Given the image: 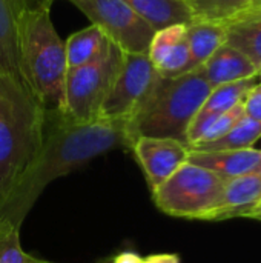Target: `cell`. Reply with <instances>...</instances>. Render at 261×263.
Listing matches in <instances>:
<instances>
[{
	"mask_svg": "<svg viewBox=\"0 0 261 263\" xmlns=\"http://www.w3.org/2000/svg\"><path fill=\"white\" fill-rule=\"evenodd\" d=\"M117 148H131L126 120L100 117L77 123L66 119L63 112L46 111L42 146L0 206V222L22 227L46 185Z\"/></svg>",
	"mask_w": 261,
	"mask_h": 263,
	"instance_id": "6da1fadb",
	"label": "cell"
},
{
	"mask_svg": "<svg viewBox=\"0 0 261 263\" xmlns=\"http://www.w3.org/2000/svg\"><path fill=\"white\" fill-rule=\"evenodd\" d=\"M49 2L23 3L18 14V59L23 80L45 111L62 112L65 102L66 54L49 11Z\"/></svg>",
	"mask_w": 261,
	"mask_h": 263,
	"instance_id": "7a4b0ae2",
	"label": "cell"
},
{
	"mask_svg": "<svg viewBox=\"0 0 261 263\" xmlns=\"http://www.w3.org/2000/svg\"><path fill=\"white\" fill-rule=\"evenodd\" d=\"M45 112L25 83L0 79V206L42 146Z\"/></svg>",
	"mask_w": 261,
	"mask_h": 263,
	"instance_id": "3957f363",
	"label": "cell"
},
{
	"mask_svg": "<svg viewBox=\"0 0 261 263\" xmlns=\"http://www.w3.org/2000/svg\"><path fill=\"white\" fill-rule=\"evenodd\" d=\"M211 89L200 69L172 79L160 77L145 102L126 120L131 146L138 137H165L186 143L189 123Z\"/></svg>",
	"mask_w": 261,
	"mask_h": 263,
	"instance_id": "277c9868",
	"label": "cell"
},
{
	"mask_svg": "<svg viewBox=\"0 0 261 263\" xmlns=\"http://www.w3.org/2000/svg\"><path fill=\"white\" fill-rule=\"evenodd\" d=\"M228 179L186 162L163 185L152 191L160 211L180 219L209 220L220 206Z\"/></svg>",
	"mask_w": 261,
	"mask_h": 263,
	"instance_id": "5b68a950",
	"label": "cell"
},
{
	"mask_svg": "<svg viewBox=\"0 0 261 263\" xmlns=\"http://www.w3.org/2000/svg\"><path fill=\"white\" fill-rule=\"evenodd\" d=\"M122 60L123 51L109 40L95 60L68 69L63 116L77 123H88L100 119L103 102L120 69Z\"/></svg>",
	"mask_w": 261,
	"mask_h": 263,
	"instance_id": "8992f818",
	"label": "cell"
},
{
	"mask_svg": "<svg viewBox=\"0 0 261 263\" xmlns=\"http://www.w3.org/2000/svg\"><path fill=\"white\" fill-rule=\"evenodd\" d=\"M118 49L148 54L155 31L125 0H69Z\"/></svg>",
	"mask_w": 261,
	"mask_h": 263,
	"instance_id": "52a82bcc",
	"label": "cell"
},
{
	"mask_svg": "<svg viewBox=\"0 0 261 263\" xmlns=\"http://www.w3.org/2000/svg\"><path fill=\"white\" fill-rule=\"evenodd\" d=\"M160 74L148 54L123 52L120 69L103 102L100 117L128 120L152 91Z\"/></svg>",
	"mask_w": 261,
	"mask_h": 263,
	"instance_id": "ba28073f",
	"label": "cell"
},
{
	"mask_svg": "<svg viewBox=\"0 0 261 263\" xmlns=\"http://www.w3.org/2000/svg\"><path fill=\"white\" fill-rule=\"evenodd\" d=\"M131 149L138 160L148 185L155 191L189 159V146L185 142L165 137H138Z\"/></svg>",
	"mask_w": 261,
	"mask_h": 263,
	"instance_id": "9c48e42d",
	"label": "cell"
},
{
	"mask_svg": "<svg viewBox=\"0 0 261 263\" xmlns=\"http://www.w3.org/2000/svg\"><path fill=\"white\" fill-rule=\"evenodd\" d=\"M148 55L160 77L172 79L195 71L186 40V25H174L154 34Z\"/></svg>",
	"mask_w": 261,
	"mask_h": 263,
	"instance_id": "30bf717a",
	"label": "cell"
},
{
	"mask_svg": "<svg viewBox=\"0 0 261 263\" xmlns=\"http://www.w3.org/2000/svg\"><path fill=\"white\" fill-rule=\"evenodd\" d=\"M261 205V173L228 179L220 206L209 220H226L234 217H249Z\"/></svg>",
	"mask_w": 261,
	"mask_h": 263,
	"instance_id": "8fae6325",
	"label": "cell"
},
{
	"mask_svg": "<svg viewBox=\"0 0 261 263\" xmlns=\"http://www.w3.org/2000/svg\"><path fill=\"white\" fill-rule=\"evenodd\" d=\"M189 163L203 166L225 179H235L261 173V149L245 148L214 153H189Z\"/></svg>",
	"mask_w": 261,
	"mask_h": 263,
	"instance_id": "7c38bea8",
	"label": "cell"
},
{
	"mask_svg": "<svg viewBox=\"0 0 261 263\" xmlns=\"http://www.w3.org/2000/svg\"><path fill=\"white\" fill-rule=\"evenodd\" d=\"M23 3L25 0H0V79L20 83H25L18 59V14Z\"/></svg>",
	"mask_w": 261,
	"mask_h": 263,
	"instance_id": "4fadbf2b",
	"label": "cell"
},
{
	"mask_svg": "<svg viewBox=\"0 0 261 263\" xmlns=\"http://www.w3.org/2000/svg\"><path fill=\"white\" fill-rule=\"evenodd\" d=\"M198 69L211 88L260 74V69L245 54L226 43L222 45Z\"/></svg>",
	"mask_w": 261,
	"mask_h": 263,
	"instance_id": "5bb4252c",
	"label": "cell"
},
{
	"mask_svg": "<svg viewBox=\"0 0 261 263\" xmlns=\"http://www.w3.org/2000/svg\"><path fill=\"white\" fill-rule=\"evenodd\" d=\"M155 32L174 25H189L194 14L185 0H125Z\"/></svg>",
	"mask_w": 261,
	"mask_h": 263,
	"instance_id": "9a60e30c",
	"label": "cell"
},
{
	"mask_svg": "<svg viewBox=\"0 0 261 263\" xmlns=\"http://www.w3.org/2000/svg\"><path fill=\"white\" fill-rule=\"evenodd\" d=\"M186 40L191 51L192 65L198 69L226 42L225 23L194 20L186 25Z\"/></svg>",
	"mask_w": 261,
	"mask_h": 263,
	"instance_id": "2e32d148",
	"label": "cell"
},
{
	"mask_svg": "<svg viewBox=\"0 0 261 263\" xmlns=\"http://www.w3.org/2000/svg\"><path fill=\"white\" fill-rule=\"evenodd\" d=\"M108 42L109 40L103 31L95 25H89L88 28L74 32L65 43L68 69H74L95 60Z\"/></svg>",
	"mask_w": 261,
	"mask_h": 263,
	"instance_id": "e0dca14e",
	"label": "cell"
},
{
	"mask_svg": "<svg viewBox=\"0 0 261 263\" xmlns=\"http://www.w3.org/2000/svg\"><path fill=\"white\" fill-rule=\"evenodd\" d=\"M261 137V122L254 120L245 116L228 134L223 137L208 142V143H197L189 146L191 151L198 153H214V151H231V149H245L254 148V143Z\"/></svg>",
	"mask_w": 261,
	"mask_h": 263,
	"instance_id": "ac0fdd59",
	"label": "cell"
},
{
	"mask_svg": "<svg viewBox=\"0 0 261 263\" xmlns=\"http://www.w3.org/2000/svg\"><path fill=\"white\" fill-rule=\"evenodd\" d=\"M226 26V45L245 54L261 69V18L237 20Z\"/></svg>",
	"mask_w": 261,
	"mask_h": 263,
	"instance_id": "d6986e66",
	"label": "cell"
},
{
	"mask_svg": "<svg viewBox=\"0 0 261 263\" xmlns=\"http://www.w3.org/2000/svg\"><path fill=\"white\" fill-rule=\"evenodd\" d=\"M257 83H260L258 76L231 82V83H225V85H218L211 89L208 99L205 100V103L200 109L212 112V114H223V112L235 108L237 105H242L245 102L246 96L249 94V91Z\"/></svg>",
	"mask_w": 261,
	"mask_h": 263,
	"instance_id": "ffe728a7",
	"label": "cell"
},
{
	"mask_svg": "<svg viewBox=\"0 0 261 263\" xmlns=\"http://www.w3.org/2000/svg\"><path fill=\"white\" fill-rule=\"evenodd\" d=\"M194 14V20L231 23L240 18L251 0H185Z\"/></svg>",
	"mask_w": 261,
	"mask_h": 263,
	"instance_id": "44dd1931",
	"label": "cell"
},
{
	"mask_svg": "<svg viewBox=\"0 0 261 263\" xmlns=\"http://www.w3.org/2000/svg\"><path fill=\"white\" fill-rule=\"evenodd\" d=\"M37 257L26 254L20 245V227L0 222V263H35Z\"/></svg>",
	"mask_w": 261,
	"mask_h": 263,
	"instance_id": "7402d4cb",
	"label": "cell"
},
{
	"mask_svg": "<svg viewBox=\"0 0 261 263\" xmlns=\"http://www.w3.org/2000/svg\"><path fill=\"white\" fill-rule=\"evenodd\" d=\"M245 108H243V103L242 105H237L235 108L223 112V114H218L217 119L212 122V125L209 126V129L206 131V134L203 136V139L198 142V143H208V142H214L220 137H223L225 134H228L243 117H245ZM197 145V143H195ZM192 146V145H191Z\"/></svg>",
	"mask_w": 261,
	"mask_h": 263,
	"instance_id": "603a6c76",
	"label": "cell"
},
{
	"mask_svg": "<svg viewBox=\"0 0 261 263\" xmlns=\"http://www.w3.org/2000/svg\"><path fill=\"white\" fill-rule=\"evenodd\" d=\"M245 114L254 120L261 122V83H257L243 102Z\"/></svg>",
	"mask_w": 261,
	"mask_h": 263,
	"instance_id": "cb8c5ba5",
	"label": "cell"
},
{
	"mask_svg": "<svg viewBox=\"0 0 261 263\" xmlns=\"http://www.w3.org/2000/svg\"><path fill=\"white\" fill-rule=\"evenodd\" d=\"M142 263H182L177 254H154L145 257Z\"/></svg>",
	"mask_w": 261,
	"mask_h": 263,
	"instance_id": "d4e9b609",
	"label": "cell"
},
{
	"mask_svg": "<svg viewBox=\"0 0 261 263\" xmlns=\"http://www.w3.org/2000/svg\"><path fill=\"white\" fill-rule=\"evenodd\" d=\"M143 257H140L137 253L134 251H125L122 254H118L111 263H142Z\"/></svg>",
	"mask_w": 261,
	"mask_h": 263,
	"instance_id": "484cf974",
	"label": "cell"
},
{
	"mask_svg": "<svg viewBox=\"0 0 261 263\" xmlns=\"http://www.w3.org/2000/svg\"><path fill=\"white\" fill-rule=\"evenodd\" d=\"M251 219H257V220H261V211H260V213H257V214H254V216H252Z\"/></svg>",
	"mask_w": 261,
	"mask_h": 263,
	"instance_id": "4316f807",
	"label": "cell"
},
{
	"mask_svg": "<svg viewBox=\"0 0 261 263\" xmlns=\"http://www.w3.org/2000/svg\"><path fill=\"white\" fill-rule=\"evenodd\" d=\"M35 263H52V262H46V260H42V259H37V262Z\"/></svg>",
	"mask_w": 261,
	"mask_h": 263,
	"instance_id": "83f0119b",
	"label": "cell"
},
{
	"mask_svg": "<svg viewBox=\"0 0 261 263\" xmlns=\"http://www.w3.org/2000/svg\"><path fill=\"white\" fill-rule=\"evenodd\" d=\"M260 208H261V205H260V206H258V208H255L254 211H257V210H260ZM254 211H252V213H254ZM252 213H251V214H252ZM251 214H249V216H251Z\"/></svg>",
	"mask_w": 261,
	"mask_h": 263,
	"instance_id": "f1b7e54d",
	"label": "cell"
},
{
	"mask_svg": "<svg viewBox=\"0 0 261 263\" xmlns=\"http://www.w3.org/2000/svg\"><path fill=\"white\" fill-rule=\"evenodd\" d=\"M258 79H260V83H261V69H260V74H258Z\"/></svg>",
	"mask_w": 261,
	"mask_h": 263,
	"instance_id": "f546056e",
	"label": "cell"
}]
</instances>
